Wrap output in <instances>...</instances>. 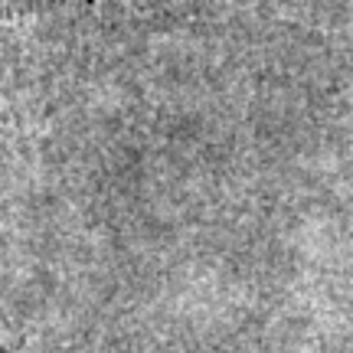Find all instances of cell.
Returning <instances> with one entry per match:
<instances>
[{
  "label": "cell",
  "instance_id": "obj_1",
  "mask_svg": "<svg viewBox=\"0 0 353 353\" xmlns=\"http://www.w3.org/2000/svg\"><path fill=\"white\" fill-rule=\"evenodd\" d=\"M63 0H0V10H26V7H50Z\"/></svg>",
  "mask_w": 353,
  "mask_h": 353
}]
</instances>
